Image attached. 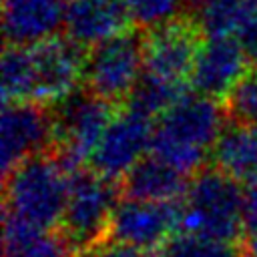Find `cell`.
I'll use <instances>...</instances> for the list:
<instances>
[{
    "label": "cell",
    "mask_w": 257,
    "mask_h": 257,
    "mask_svg": "<svg viewBox=\"0 0 257 257\" xmlns=\"http://www.w3.org/2000/svg\"><path fill=\"white\" fill-rule=\"evenodd\" d=\"M225 122L227 112L219 100L185 94L155 120L151 155L193 177L211 161Z\"/></svg>",
    "instance_id": "obj_1"
},
{
    "label": "cell",
    "mask_w": 257,
    "mask_h": 257,
    "mask_svg": "<svg viewBox=\"0 0 257 257\" xmlns=\"http://www.w3.org/2000/svg\"><path fill=\"white\" fill-rule=\"evenodd\" d=\"M68 177L54 151L26 159L4 175V215L38 229H60Z\"/></svg>",
    "instance_id": "obj_2"
},
{
    "label": "cell",
    "mask_w": 257,
    "mask_h": 257,
    "mask_svg": "<svg viewBox=\"0 0 257 257\" xmlns=\"http://www.w3.org/2000/svg\"><path fill=\"white\" fill-rule=\"evenodd\" d=\"M181 231L225 243H245L241 183L215 167H205L191 177L183 197Z\"/></svg>",
    "instance_id": "obj_3"
},
{
    "label": "cell",
    "mask_w": 257,
    "mask_h": 257,
    "mask_svg": "<svg viewBox=\"0 0 257 257\" xmlns=\"http://www.w3.org/2000/svg\"><path fill=\"white\" fill-rule=\"evenodd\" d=\"M120 199V183L98 175L90 167L70 173L60 231L76 253L84 255L106 239L112 213Z\"/></svg>",
    "instance_id": "obj_4"
},
{
    "label": "cell",
    "mask_w": 257,
    "mask_h": 257,
    "mask_svg": "<svg viewBox=\"0 0 257 257\" xmlns=\"http://www.w3.org/2000/svg\"><path fill=\"white\" fill-rule=\"evenodd\" d=\"M145 74V30L128 28L86 50L82 88L122 106Z\"/></svg>",
    "instance_id": "obj_5"
},
{
    "label": "cell",
    "mask_w": 257,
    "mask_h": 257,
    "mask_svg": "<svg viewBox=\"0 0 257 257\" xmlns=\"http://www.w3.org/2000/svg\"><path fill=\"white\" fill-rule=\"evenodd\" d=\"M54 116V153L68 173L88 167V161L112 122L118 106L76 88L50 106Z\"/></svg>",
    "instance_id": "obj_6"
},
{
    "label": "cell",
    "mask_w": 257,
    "mask_h": 257,
    "mask_svg": "<svg viewBox=\"0 0 257 257\" xmlns=\"http://www.w3.org/2000/svg\"><path fill=\"white\" fill-rule=\"evenodd\" d=\"M54 149V116L48 104L4 102L0 120V163L2 175L30 157Z\"/></svg>",
    "instance_id": "obj_7"
},
{
    "label": "cell",
    "mask_w": 257,
    "mask_h": 257,
    "mask_svg": "<svg viewBox=\"0 0 257 257\" xmlns=\"http://www.w3.org/2000/svg\"><path fill=\"white\" fill-rule=\"evenodd\" d=\"M181 223L183 199L167 203L120 199L112 213L106 239L135 245L147 251H159L173 235L181 231Z\"/></svg>",
    "instance_id": "obj_8"
},
{
    "label": "cell",
    "mask_w": 257,
    "mask_h": 257,
    "mask_svg": "<svg viewBox=\"0 0 257 257\" xmlns=\"http://www.w3.org/2000/svg\"><path fill=\"white\" fill-rule=\"evenodd\" d=\"M155 120L118 106L112 122L96 145L88 167L98 175L120 183V179L151 153Z\"/></svg>",
    "instance_id": "obj_9"
},
{
    "label": "cell",
    "mask_w": 257,
    "mask_h": 257,
    "mask_svg": "<svg viewBox=\"0 0 257 257\" xmlns=\"http://www.w3.org/2000/svg\"><path fill=\"white\" fill-rule=\"evenodd\" d=\"M203 40V32L189 14H183L159 28L147 30L145 72L171 82L189 80Z\"/></svg>",
    "instance_id": "obj_10"
},
{
    "label": "cell",
    "mask_w": 257,
    "mask_h": 257,
    "mask_svg": "<svg viewBox=\"0 0 257 257\" xmlns=\"http://www.w3.org/2000/svg\"><path fill=\"white\" fill-rule=\"evenodd\" d=\"M34 72V102L56 104L82 84L86 50L58 34L30 46Z\"/></svg>",
    "instance_id": "obj_11"
},
{
    "label": "cell",
    "mask_w": 257,
    "mask_h": 257,
    "mask_svg": "<svg viewBox=\"0 0 257 257\" xmlns=\"http://www.w3.org/2000/svg\"><path fill=\"white\" fill-rule=\"evenodd\" d=\"M247 68L249 62L237 36L205 38L193 64L189 84L195 94L225 100Z\"/></svg>",
    "instance_id": "obj_12"
},
{
    "label": "cell",
    "mask_w": 257,
    "mask_h": 257,
    "mask_svg": "<svg viewBox=\"0 0 257 257\" xmlns=\"http://www.w3.org/2000/svg\"><path fill=\"white\" fill-rule=\"evenodd\" d=\"M124 0H66L64 36L84 50L133 28Z\"/></svg>",
    "instance_id": "obj_13"
},
{
    "label": "cell",
    "mask_w": 257,
    "mask_h": 257,
    "mask_svg": "<svg viewBox=\"0 0 257 257\" xmlns=\"http://www.w3.org/2000/svg\"><path fill=\"white\" fill-rule=\"evenodd\" d=\"M66 0H2V26L6 44L34 46L64 26Z\"/></svg>",
    "instance_id": "obj_14"
},
{
    "label": "cell",
    "mask_w": 257,
    "mask_h": 257,
    "mask_svg": "<svg viewBox=\"0 0 257 257\" xmlns=\"http://www.w3.org/2000/svg\"><path fill=\"white\" fill-rule=\"evenodd\" d=\"M189 175L149 153L120 179V193L122 199L135 201H181L189 189Z\"/></svg>",
    "instance_id": "obj_15"
},
{
    "label": "cell",
    "mask_w": 257,
    "mask_h": 257,
    "mask_svg": "<svg viewBox=\"0 0 257 257\" xmlns=\"http://www.w3.org/2000/svg\"><path fill=\"white\" fill-rule=\"evenodd\" d=\"M211 167L237 183H253L257 179V126L227 118L213 147Z\"/></svg>",
    "instance_id": "obj_16"
},
{
    "label": "cell",
    "mask_w": 257,
    "mask_h": 257,
    "mask_svg": "<svg viewBox=\"0 0 257 257\" xmlns=\"http://www.w3.org/2000/svg\"><path fill=\"white\" fill-rule=\"evenodd\" d=\"M74 253L60 229H38L4 215V257H72Z\"/></svg>",
    "instance_id": "obj_17"
},
{
    "label": "cell",
    "mask_w": 257,
    "mask_h": 257,
    "mask_svg": "<svg viewBox=\"0 0 257 257\" xmlns=\"http://www.w3.org/2000/svg\"><path fill=\"white\" fill-rule=\"evenodd\" d=\"M187 94L185 82H171L159 76L145 72L135 86L128 100L122 104L151 120H157L163 112H167L175 102H179Z\"/></svg>",
    "instance_id": "obj_18"
},
{
    "label": "cell",
    "mask_w": 257,
    "mask_h": 257,
    "mask_svg": "<svg viewBox=\"0 0 257 257\" xmlns=\"http://www.w3.org/2000/svg\"><path fill=\"white\" fill-rule=\"evenodd\" d=\"M253 16L247 0H209L193 16L205 38L237 36Z\"/></svg>",
    "instance_id": "obj_19"
},
{
    "label": "cell",
    "mask_w": 257,
    "mask_h": 257,
    "mask_svg": "<svg viewBox=\"0 0 257 257\" xmlns=\"http://www.w3.org/2000/svg\"><path fill=\"white\" fill-rule=\"evenodd\" d=\"M4 102H34V72L30 46L6 44L2 54Z\"/></svg>",
    "instance_id": "obj_20"
},
{
    "label": "cell",
    "mask_w": 257,
    "mask_h": 257,
    "mask_svg": "<svg viewBox=\"0 0 257 257\" xmlns=\"http://www.w3.org/2000/svg\"><path fill=\"white\" fill-rule=\"evenodd\" d=\"M157 257H247V251L245 245L179 231L157 251Z\"/></svg>",
    "instance_id": "obj_21"
},
{
    "label": "cell",
    "mask_w": 257,
    "mask_h": 257,
    "mask_svg": "<svg viewBox=\"0 0 257 257\" xmlns=\"http://www.w3.org/2000/svg\"><path fill=\"white\" fill-rule=\"evenodd\" d=\"M229 120L257 126V66H249L223 100Z\"/></svg>",
    "instance_id": "obj_22"
},
{
    "label": "cell",
    "mask_w": 257,
    "mask_h": 257,
    "mask_svg": "<svg viewBox=\"0 0 257 257\" xmlns=\"http://www.w3.org/2000/svg\"><path fill=\"white\" fill-rule=\"evenodd\" d=\"M135 28L153 30L183 16L185 0H124Z\"/></svg>",
    "instance_id": "obj_23"
},
{
    "label": "cell",
    "mask_w": 257,
    "mask_h": 257,
    "mask_svg": "<svg viewBox=\"0 0 257 257\" xmlns=\"http://www.w3.org/2000/svg\"><path fill=\"white\" fill-rule=\"evenodd\" d=\"M84 257H157L153 251L135 247V245H126V243H118V241H102L98 243L94 249H90L88 253H84Z\"/></svg>",
    "instance_id": "obj_24"
},
{
    "label": "cell",
    "mask_w": 257,
    "mask_h": 257,
    "mask_svg": "<svg viewBox=\"0 0 257 257\" xmlns=\"http://www.w3.org/2000/svg\"><path fill=\"white\" fill-rule=\"evenodd\" d=\"M243 227L245 239L257 235V179L243 187Z\"/></svg>",
    "instance_id": "obj_25"
},
{
    "label": "cell",
    "mask_w": 257,
    "mask_h": 257,
    "mask_svg": "<svg viewBox=\"0 0 257 257\" xmlns=\"http://www.w3.org/2000/svg\"><path fill=\"white\" fill-rule=\"evenodd\" d=\"M237 40L247 56L249 66H257V14H253L245 22V26L237 34Z\"/></svg>",
    "instance_id": "obj_26"
},
{
    "label": "cell",
    "mask_w": 257,
    "mask_h": 257,
    "mask_svg": "<svg viewBox=\"0 0 257 257\" xmlns=\"http://www.w3.org/2000/svg\"><path fill=\"white\" fill-rule=\"evenodd\" d=\"M245 251H247V255L249 257H257V235L255 237H249V239H245Z\"/></svg>",
    "instance_id": "obj_27"
},
{
    "label": "cell",
    "mask_w": 257,
    "mask_h": 257,
    "mask_svg": "<svg viewBox=\"0 0 257 257\" xmlns=\"http://www.w3.org/2000/svg\"><path fill=\"white\" fill-rule=\"evenodd\" d=\"M205 2H209V0H185V6H191V8H201Z\"/></svg>",
    "instance_id": "obj_28"
},
{
    "label": "cell",
    "mask_w": 257,
    "mask_h": 257,
    "mask_svg": "<svg viewBox=\"0 0 257 257\" xmlns=\"http://www.w3.org/2000/svg\"><path fill=\"white\" fill-rule=\"evenodd\" d=\"M247 4H249V8H251V12L257 14V0H247Z\"/></svg>",
    "instance_id": "obj_29"
}]
</instances>
